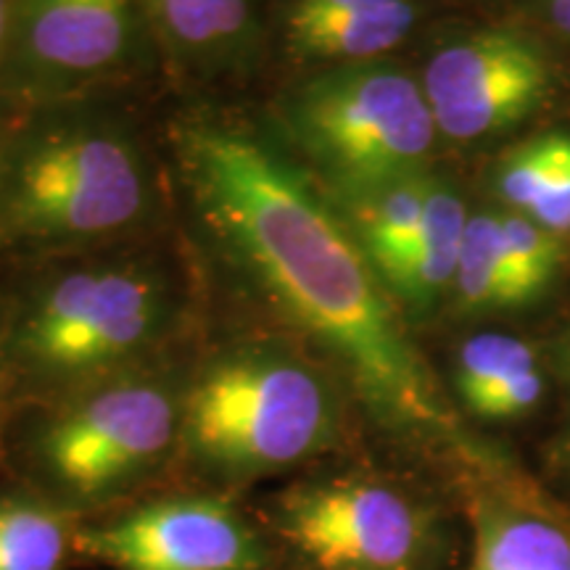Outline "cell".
I'll return each mask as SVG.
<instances>
[{
  "label": "cell",
  "mask_w": 570,
  "mask_h": 570,
  "mask_svg": "<svg viewBox=\"0 0 570 570\" xmlns=\"http://www.w3.org/2000/svg\"><path fill=\"white\" fill-rule=\"evenodd\" d=\"M19 9L21 0H0V75H3L6 63H9L13 40H17Z\"/></svg>",
  "instance_id": "cell-24"
},
{
  "label": "cell",
  "mask_w": 570,
  "mask_h": 570,
  "mask_svg": "<svg viewBox=\"0 0 570 570\" xmlns=\"http://www.w3.org/2000/svg\"><path fill=\"white\" fill-rule=\"evenodd\" d=\"M531 219L552 235L570 233V135L558 169H554L552 180L547 185L539 206L533 209Z\"/></svg>",
  "instance_id": "cell-22"
},
{
  "label": "cell",
  "mask_w": 570,
  "mask_h": 570,
  "mask_svg": "<svg viewBox=\"0 0 570 570\" xmlns=\"http://www.w3.org/2000/svg\"><path fill=\"white\" fill-rule=\"evenodd\" d=\"M256 111L327 196L423 175L441 140L417 71L396 59L285 77Z\"/></svg>",
  "instance_id": "cell-6"
},
{
  "label": "cell",
  "mask_w": 570,
  "mask_h": 570,
  "mask_svg": "<svg viewBox=\"0 0 570 570\" xmlns=\"http://www.w3.org/2000/svg\"><path fill=\"white\" fill-rule=\"evenodd\" d=\"M436 6L439 0H273L267 75L277 82L346 63L394 59L425 30Z\"/></svg>",
  "instance_id": "cell-12"
},
{
  "label": "cell",
  "mask_w": 570,
  "mask_h": 570,
  "mask_svg": "<svg viewBox=\"0 0 570 570\" xmlns=\"http://www.w3.org/2000/svg\"><path fill=\"white\" fill-rule=\"evenodd\" d=\"M499 219H502L504 246H508L512 267H515L525 294L537 298L558 273V240L531 217H520L518 212L499 214Z\"/></svg>",
  "instance_id": "cell-20"
},
{
  "label": "cell",
  "mask_w": 570,
  "mask_h": 570,
  "mask_svg": "<svg viewBox=\"0 0 570 570\" xmlns=\"http://www.w3.org/2000/svg\"><path fill=\"white\" fill-rule=\"evenodd\" d=\"M273 0H140L164 82L180 98L225 101L267 77Z\"/></svg>",
  "instance_id": "cell-11"
},
{
  "label": "cell",
  "mask_w": 570,
  "mask_h": 570,
  "mask_svg": "<svg viewBox=\"0 0 570 570\" xmlns=\"http://www.w3.org/2000/svg\"><path fill=\"white\" fill-rule=\"evenodd\" d=\"M6 423V420H3ZM3 423H0V468L6 465V460H3Z\"/></svg>",
  "instance_id": "cell-26"
},
{
  "label": "cell",
  "mask_w": 570,
  "mask_h": 570,
  "mask_svg": "<svg viewBox=\"0 0 570 570\" xmlns=\"http://www.w3.org/2000/svg\"><path fill=\"white\" fill-rule=\"evenodd\" d=\"M529 302L504 246L499 214L470 212L449 304L460 312H489Z\"/></svg>",
  "instance_id": "cell-16"
},
{
  "label": "cell",
  "mask_w": 570,
  "mask_h": 570,
  "mask_svg": "<svg viewBox=\"0 0 570 570\" xmlns=\"http://www.w3.org/2000/svg\"><path fill=\"white\" fill-rule=\"evenodd\" d=\"M566 142L568 135L550 132L504 154L494 175L499 198L508 202L512 209L525 212L531 217L552 180L554 169H558Z\"/></svg>",
  "instance_id": "cell-19"
},
{
  "label": "cell",
  "mask_w": 570,
  "mask_h": 570,
  "mask_svg": "<svg viewBox=\"0 0 570 570\" xmlns=\"http://www.w3.org/2000/svg\"><path fill=\"white\" fill-rule=\"evenodd\" d=\"M470 570H570V539L541 518L487 512Z\"/></svg>",
  "instance_id": "cell-17"
},
{
  "label": "cell",
  "mask_w": 570,
  "mask_h": 570,
  "mask_svg": "<svg viewBox=\"0 0 570 570\" xmlns=\"http://www.w3.org/2000/svg\"><path fill=\"white\" fill-rule=\"evenodd\" d=\"M125 98L21 114L0 202L6 259L127 244L177 225L161 135Z\"/></svg>",
  "instance_id": "cell-3"
},
{
  "label": "cell",
  "mask_w": 570,
  "mask_h": 570,
  "mask_svg": "<svg viewBox=\"0 0 570 570\" xmlns=\"http://www.w3.org/2000/svg\"><path fill=\"white\" fill-rule=\"evenodd\" d=\"M539 42L512 24H454L428 48L420 88L439 138L473 142L510 130L550 90Z\"/></svg>",
  "instance_id": "cell-9"
},
{
  "label": "cell",
  "mask_w": 570,
  "mask_h": 570,
  "mask_svg": "<svg viewBox=\"0 0 570 570\" xmlns=\"http://www.w3.org/2000/svg\"><path fill=\"white\" fill-rule=\"evenodd\" d=\"M566 365H568V377H570V344L566 348Z\"/></svg>",
  "instance_id": "cell-27"
},
{
  "label": "cell",
  "mask_w": 570,
  "mask_h": 570,
  "mask_svg": "<svg viewBox=\"0 0 570 570\" xmlns=\"http://www.w3.org/2000/svg\"><path fill=\"white\" fill-rule=\"evenodd\" d=\"M21 114H24V106H17L6 101V98H0V202H3L6 180H9L11 156H13V146H17Z\"/></svg>",
  "instance_id": "cell-23"
},
{
  "label": "cell",
  "mask_w": 570,
  "mask_h": 570,
  "mask_svg": "<svg viewBox=\"0 0 570 570\" xmlns=\"http://www.w3.org/2000/svg\"><path fill=\"white\" fill-rule=\"evenodd\" d=\"M159 135L177 223L209 288L252 323L302 341L381 428L415 441L458 439L404 312L259 111L183 98Z\"/></svg>",
  "instance_id": "cell-1"
},
{
  "label": "cell",
  "mask_w": 570,
  "mask_h": 570,
  "mask_svg": "<svg viewBox=\"0 0 570 570\" xmlns=\"http://www.w3.org/2000/svg\"><path fill=\"white\" fill-rule=\"evenodd\" d=\"M13 262L19 273L0 288L11 407L183 352L212 294L180 223L127 244Z\"/></svg>",
  "instance_id": "cell-2"
},
{
  "label": "cell",
  "mask_w": 570,
  "mask_h": 570,
  "mask_svg": "<svg viewBox=\"0 0 570 570\" xmlns=\"http://www.w3.org/2000/svg\"><path fill=\"white\" fill-rule=\"evenodd\" d=\"M77 552L109 570H269L262 531L223 491L164 494L80 523Z\"/></svg>",
  "instance_id": "cell-10"
},
{
  "label": "cell",
  "mask_w": 570,
  "mask_h": 570,
  "mask_svg": "<svg viewBox=\"0 0 570 570\" xmlns=\"http://www.w3.org/2000/svg\"><path fill=\"white\" fill-rule=\"evenodd\" d=\"M468 219L465 198L444 175L433 169L417 238L402 273L391 283V296L407 323L433 315L452 296Z\"/></svg>",
  "instance_id": "cell-13"
},
{
  "label": "cell",
  "mask_w": 570,
  "mask_h": 570,
  "mask_svg": "<svg viewBox=\"0 0 570 570\" xmlns=\"http://www.w3.org/2000/svg\"><path fill=\"white\" fill-rule=\"evenodd\" d=\"M533 367H537V354L525 341L502 333H479L454 354V391L473 412L491 391Z\"/></svg>",
  "instance_id": "cell-18"
},
{
  "label": "cell",
  "mask_w": 570,
  "mask_h": 570,
  "mask_svg": "<svg viewBox=\"0 0 570 570\" xmlns=\"http://www.w3.org/2000/svg\"><path fill=\"white\" fill-rule=\"evenodd\" d=\"M0 259H6V246H3V238H0Z\"/></svg>",
  "instance_id": "cell-28"
},
{
  "label": "cell",
  "mask_w": 570,
  "mask_h": 570,
  "mask_svg": "<svg viewBox=\"0 0 570 570\" xmlns=\"http://www.w3.org/2000/svg\"><path fill=\"white\" fill-rule=\"evenodd\" d=\"M80 518L21 481L0 487V570H67Z\"/></svg>",
  "instance_id": "cell-15"
},
{
  "label": "cell",
  "mask_w": 570,
  "mask_h": 570,
  "mask_svg": "<svg viewBox=\"0 0 570 570\" xmlns=\"http://www.w3.org/2000/svg\"><path fill=\"white\" fill-rule=\"evenodd\" d=\"M190 360L183 348L11 407L3 460L13 479L77 518L132 494L177 462Z\"/></svg>",
  "instance_id": "cell-5"
},
{
  "label": "cell",
  "mask_w": 570,
  "mask_h": 570,
  "mask_svg": "<svg viewBox=\"0 0 570 570\" xmlns=\"http://www.w3.org/2000/svg\"><path fill=\"white\" fill-rule=\"evenodd\" d=\"M11 377L9 365H6V309H3V296H0V423L9 417L11 412Z\"/></svg>",
  "instance_id": "cell-25"
},
{
  "label": "cell",
  "mask_w": 570,
  "mask_h": 570,
  "mask_svg": "<svg viewBox=\"0 0 570 570\" xmlns=\"http://www.w3.org/2000/svg\"><path fill=\"white\" fill-rule=\"evenodd\" d=\"M164 82L140 0H21L0 98L51 106Z\"/></svg>",
  "instance_id": "cell-7"
},
{
  "label": "cell",
  "mask_w": 570,
  "mask_h": 570,
  "mask_svg": "<svg viewBox=\"0 0 570 570\" xmlns=\"http://www.w3.org/2000/svg\"><path fill=\"white\" fill-rule=\"evenodd\" d=\"M431 173L433 169H428L423 175H412L346 196H327L323 190L338 217L344 219L356 246L386 283L389 294L391 283L402 273L412 252L420 223H423Z\"/></svg>",
  "instance_id": "cell-14"
},
{
  "label": "cell",
  "mask_w": 570,
  "mask_h": 570,
  "mask_svg": "<svg viewBox=\"0 0 570 570\" xmlns=\"http://www.w3.org/2000/svg\"><path fill=\"white\" fill-rule=\"evenodd\" d=\"M269 525L312 570H417L431 544L425 512L407 494L356 475L283 489Z\"/></svg>",
  "instance_id": "cell-8"
},
{
  "label": "cell",
  "mask_w": 570,
  "mask_h": 570,
  "mask_svg": "<svg viewBox=\"0 0 570 570\" xmlns=\"http://www.w3.org/2000/svg\"><path fill=\"white\" fill-rule=\"evenodd\" d=\"M541 391H544V381H541L539 367L525 370V373L515 375L512 381L504 383V386L491 391L479 407L473 410V415L483 420L518 417L523 415V412H529L531 407H537Z\"/></svg>",
  "instance_id": "cell-21"
},
{
  "label": "cell",
  "mask_w": 570,
  "mask_h": 570,
  "mask_svg": "<svg viewBox=\"0 0 570 570\" xmlns=\"http://www.w3.org/2000/svg\"><path fill=\"white\" fill-rule=\"evenodd\" d=\"M346 396L302 341L252 323L190 360L177 462L223 489L291 473L338 444Z\"/></svg>",
  "instance_id": "cell-4"
}]
</instances>
